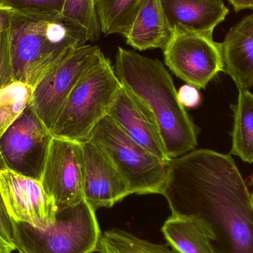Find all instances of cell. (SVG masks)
I'll return each instance as SVG.
<instances>
[{"instance_id": "83f0119b", "label": "cell", "mask_w": 253, "mask_h": 253, "mask_svg": "<svg viewBox=\"0 0 253 253\" xmlns=\"http://www.w3.org/2000/svg\"><path fill=\"white\" fill-rule=\"evenodd\" d=\"M10 12L11 9L0 2V31L9 26Z\"/></svg>"}, {"instance_id": "ac0fdd59", "label": "cell", "mask_w": 253, "mask_h": 253, "mask_svg": "<svg viewBox=\"0 0 253 253\" xmlns=\"http://www.w3.org/2000/svg\"><path fill=\"white\" fill-rule=\"evenodd\" d=\"M233 129L230 153L248 163L253 162V93L239 90L237 103L232 105Z\"/></svg>"}, {"instance_id": "cb8c5ba5", "label": "cell", "mask_w": 253, "mask_h": 253, "mask_svg": "<svg viewBox=\"0 0 253 253\" xmlns=\"http://www.w3.org/2000/svg\"><path fill=\"white\" fill-rule=\"evenodd\" d=\"M13 83L10 30L8 26L0 31V90Z\"/></svg>"}, {"instance_id": "f546056e", "label": "cell", "mask_w": 253, "mask_h": 253, "mask_svg": "<svg viewBox=\"0 0 253 253\" xmlns=\"http://www.w3.org/2000/svg\"><path fill=\"white\" fill-rule=\"evenodd\" d=\"M0 253H12V252L7 251V250L0 249Z\"/></svg>"}, {"instance_id": "603a6c76", "label": "cell", "mask_w": 253, "mask_h": 253, "mask_svg": "<svg viewBox=\"0 0 253 253\" xmlns=\"http://www.w3.org/2000/svg\"><path fill=\"white\" fill-rule=\"evenodd\" d=\"M0 2L16 11L60 14L65 0H0Z\"/></svg>"}, {"instance_id": "7c38bea8", "label": "cell", "mask_w": 253, "mask_h": 253, "mask_svg": "<svg viewBox=\"0 0 253 253\" xmlns=\"http://www.w3.org/2000/svg\"><path fill=\"white\" fill-rule=\"evenodd\" d=\"M82 144L84 151L86 202L96 211L112 208L131 195L129 184L106 153L91 141Z\"/></svg>"}, {"instance_id": "8fae6325", "label": "cell", "mask_w": 253, "mask_h": 253, "mask_svg": "<svg viewBox=\"0 0 253 253\" xmlns=\"http://www.w3.org/2000/svg\"><path fill=\"white\" fill-rule=\"evenodd\" d=\"M0 194L13 221L43 230L56 221L54 202L38 180L0 167Z\"/></svg>"}, {"instance_id": "4dcf8cb0", "label": "cell", "mask_w": 253, "mask_h": 253, "mask_svg": "<svg viewBox=\"0 0 253 253\" xmlns=\"http://www.w3.org/2000/svg\"><path fill=\"white\" fill-rule=\"evenodd\" d=\"M18 253H25L23 251H20V250H17Z\"/></svg>"}, {"instance_id": "30bf717a", "label": "cell", "mask_w": 253, "mask_h": 253, "mask_svg": "<svg viewBox=\"0 0 253 253\" xmlns=\"http://www.w3.org/2000/svg\"><path fill=\"white\" fill-rule=\"evenodd\" d=\"M84 176L82 143L53 137L40 181L57 212L84 199Z\"/></svg>"}, {"instance_id": "9c48e42d", "label": "cell", "mask_w": 253, "mask_h": 253, "mask_svg": "<svg viewBox=\"0 0 253 253\" xmlns=\"http://www.w3.org/2000/svg\"><path fill=\"white\" fill-rule=\"evenodd\" d=\"M167 66L178 78L198 89H205L224 72L221 43L212 36L172 32L163 48Z\"/></svg>"}, {"instance_id": "44dd1931", "label": "cell", "mask_w": 253, "mask_h": 253, "mask_svg": "<svg viewBox=\"0 0 253 253\" xmlns=\"http://www.w3.org/2000/svg\"><path fill=\"white\" fill-rule=\"evenodd\" d=\"M96 251L99 253H175L166 245L151 243L119 229L104 232Z\"/></svg>"}, {"instance_id": "ffe728a7", "label": "cell", "mask_w": 253, "mask_h": 253, "mask_svg": "<svg viewBox=\"0 0 253 253\" xmlns=\"http://www.w3.org/2000/svg\"><path fill=\"white\" fill-rule=\"evenodd\" d=\"M143 0H96L102 34H123Z\"/></svg>"}, {"instance_id": "4fadbf2b", "label": "cell", "mask_w": 253, "mask_h": 253, "mask_svg": "<svg viewBox=\"0 0 253 253\" xmlns=\"http://www.w3.org/2000/svg\"><path fill=\"white\" fill-rule=\"evenodd\" d=\"M108 116L135 142L165 165L169 163L170 159L154 115L142 101L123 84Z\"/></svg>"}, {"instance_id": "277c9868", "label": "cell", "mask_w": 253, "mask_h": 253, "mask_svg": "<svg viewBox=\"0 0 253 253\" xmlns=\"http://www.w3.org/2000/svg\"><path fill=\"white\" fill-rule=\"evenodd\" d=\"M122 87L111 61L104 57L74 87L50 132L77 142L89 141L96 125L108 115Z\"/></svg>"}, {"instance_id": "f1b7e54d", "label": "cell", "mask_w": 253, "mask_h": 253, "mask_svg": "<svg viewBox=\"0 0 253 253\" xmlns=\"http://www.w3.org/2000/svg\"><path fill=\"white\" fill-rule=\"evenodd\" d=\"M249 184H250V185H251V187H253L252 192H251V196H252V199H253V174L249 178Z\"/></svg>"}, {"instance_id": "5b68a950", "label": "cell", "mask_w": 253, "mask_h": 253, "mask_svg": "<svg viewBox=\"0 0 253 253\" xmlns=\"http://www.w3.org/2000/svg\"><path fill=\"white\" fill-rule=\"evenodd\" d=\"M17 250L25 253H92L97 251L101 230L96 211L83 199L59 211L46 230L13 221Z\"/></svg>"}, {"instance_id": "e0dca14e", "label": "cell", "mask_w": 253, "mask_h": 253, "mask_svg": "<svg viewBox=\"0 0 253 253\" xmlns=\"http://www.w3.org/2000/svg\"><path fill=\"white\" fill-rule=\"evenodd\" d=\"M162 233L178 253H215L211 236L194 218L172 215L164 224Z\"/></svg>"}, {"instance_id": "5bb4252c", "label": "cell", "mask_w": 253, "mask_h": 253, "mask_svg": "<svg viewBox=\"0 0 253 253\" xmlns=\"http://www.w3.org/2000/svg\"><path fill=\"white\" fill-rule=\"evenodd\" d=\"M172 32L212 36L230 10L222 0H160Z\"/></svg>"}, {"instance_id": "7402d4cb", "label": "cell", "mask_w": 253, "mask_h": 253, "mask_svg": "<svg viewBox=\"0 0 253 253\" xmlns=\"http://www.w3.org/2000/svg\"><path fill=\"white\" fill-rule=\"evenodd\" d=\"M32 93V87L19 82L0 90V138L31 105Z\"/></svg>"}, {"instance_id": "484cf974", "label": "cell", "mask_w": 253, "mask_h": 253, "mask_svg": "<svg viewBox=\"0 0 253 253\" xmlns=\"http://www.w3.org/2000/svg\"><path fill=\"white\" fill-rule=\"evenodd\" d=\"M177 95L178 101L184 108H196L202 100L199 89L191 84H186L180 87Z\"/></svg>"}, {"instance_id": "52a82bcc", "label": "cell", "mask_w": 253, "mask_h": 253, "mask_svg": "<svg viewBox=\"0 0 253 253\" xmlns=\"http://www.w3.org/2000/svg\"><path fill=\"white\" fill-rule=\"evenodd\" d=\"M104 57L99 46H78L52 67L33 88L31 107L49 131L74 87Z\"/></svg>"}, {"instance_id": "ba28073f", "label": "cell", "mask_w": 253, "mask_h": 253, "mask_svg": "<svg viewBox=\"0 0 253 253\" xmlns=\"http://www.w3.org/2000/svg\"><path fill=\"white\" fill-rule=\"evenodd\" d=\"M52 138L30 105L0 138V159L8 169L40 181Z\"/></svg>"}, {"instance_id": "8992f818", "label": "cell", "mask_w": 253, "mask_h": 253, "mask_svg": "<svg viewBox=\"0 0 253 253\" xmlns=\"http://www.w3.org/2000/svg\"><path fill=\"white\" fill-rule=\"evenodd\" d=\"M89 141L112 161L129 184L131 194H162L167 165L132 140L109 116L96 125Z\"/></svg>"}, {"instance_id": "3957f363", "label": "cell", "mask_w": 253, "mask_h": 253, "mask_svg": "<svg viewBox=\"0 0 253 253\" xmlns=\"http://www.w3.org/2000/svg\"><path fill=\"white\" fill-rule=\"evenodd\" d=\"M9 30L13 82L32 88L64 56L86 43L60 14L11 10Z\"/></svg>"}, {"instance_id": "7a4b0ae2", "label": "cell", "mask_w": 253, "mask_h": 253, "mask_svg": "<svg viewBox=\"0 0 253 253\" xmlns=\"http://www.w3.org/2000/svg\"><path fill=\"white\" fill-rule=\"evenodd\" d=\"M114 68L121 84L153 113L169 159L195 150L199 129L178 101L172 77L163 63L120 47Z\"/></svg>"}, {"instance_id": "6da1fadb", "label": "cell", "mask_w": 253, "mask_h": 253, "mask_svg": "<svg viewBox=\"0 0 253 253\" xmlns=\"http://www.w3.org/2000/svg\"><path fill=\"white\" fill-rule=\"evenodd\" d=\"M162 195L172 215L197 220L215 253H253V202L234 159L193 150L167 165Z\"/></svg>"}, {"instance_id": "2e32d148", "label": "cell", "mask_w": 253, "mask_h": 253, "mask_svg": "<svg viewBox=\"0 0 253 253\" xmlns=\"http://www.w3.org/2000/svg\"><path fill=\"white\" fill-rule=\"evenodd\" d=\"M172 34L160 0H143L123 36L128 45L143 51L163 49Z\"/></svg>"}, {"instance_id": "d4e9b609", "label": "cell", "mask_w": 253, "mask_h": 253, "mask_svg": "<svg viewBox=\"0 0 253 253\" xmlns=\"http://www.w3.org/2000/svg\"><path fill=\"white\" fill-rule=\"evenodd\" d=\"M13 221L0 194V249L10 252L17 251L13 235Z\"/></svg>"}, {"instance_id": "9a60e30c", "label": "cell", "mask_w": 253, "mask_h": 253, "mask_svg": "<svg viewBox=\"0 0 253 253\" xmlns=\"http://www.w3.org/2000/svg\"><path fill=\"white\" fill-rule=\"evenodd\" d=\"M224 72L239 90L253 87V13L230 28L221 43Z\"/></svg>"}, {"instance_id": "d6986e66", "label": "cell", "mask_w": 253, "mask_h": 253, "mask_svg": "<svg viewBox=\"0 0 253 253\" xmlns=\"http://www.w3.org/2000/svg\"><path fill=\"white\" fill-rule=\"evenodd\" d=\"M61 17L87 42L100 38V22L96 0H65Z\"/></svg>"}, {"instance_id": "4316f807", "label": "cell", "mask_w": 253, "mask_h": 253, "mask_svg": "<svg viewBox=\"0 0 253 253\" xmlns=\"http://www.w3.org/2000/svg\"><path fill=\"white\" fill-rule=\"evenodd\" d=\"M227 1L237 13L247 9L253 10V0H227Z\"/></svg>"}]
</instances>
